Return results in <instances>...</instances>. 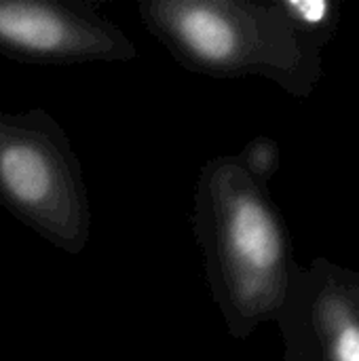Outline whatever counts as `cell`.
Returning <instances> with one entry per match:
<instances>
[{
  "label": "cell",
  "instance_id": "6da1fadb",
  "mask_svg": "<svg viewBox=\"0 0 359 361\" xmlns=\"http://www.w3.org/2000/svg\"><path fill=\"white\" fill-rule=\"evenodd\" d=\"M190 224L216 305L235 334L248 332L279 294L284 237L239 161L216 157L201 167Z\"/></svg>",
  "mask_w": 359,
  "mask_h": 361
},
{
  "label": "cell",
  "instance_id": "7a4b0ae2",
  "mask_svg": "<svg viewBox=\"0 0 359 361\" xmlns=\"http://www.w3.org/2000/svg\"><path fill=\"white\" fill-rule=\"evenodd\" d=\"M0 205L63 254L91 239V201L76 150L42 108L0 110Z\"/></svg>",
  "mask_w": 359,
  "mask_h": 361
},
{
  "label": "cell",
  "instance_id": "277c9868",
  "mask_svg": "<svg viewBox=\"0 0 359 361\" xmlns=\"http://www.w3.org/2000/svg\"><path fill=\"white\" fill-rule=\"evenodd\" d=\"M336 361H359V328L347 326L336 341Z\"/></svg>",
  "mask_w": 359,
  "mask_h": 361
},
{
  "label": "cell",
  "instance_id": "5b68a950",
  "mask_svg": "<svg viewBox=\"0 0 359 361\" xmlns=\"http://www.w3.org/2000/svg\"><path fill=\"white\" fill-rule=\"evenodd\" d=\"M290 6L298 13L303 21L317 23L326 17L328 4L324 0H303V2H290Z\"/></svg>",
  "mask_w": 359,
  "mask_h": 361
},
{
  "label": "cell",
  "instance_id": "3957f363",
  "mask_svg": "<svg viewBox=\"0 0 359 361\" xmlns=\"http://www.w3.org/2000/svg\"><path fill=\"white\" fill-rule=\"evenodd\" d=\"M0 55L36 66L114 63L133 40L89 0H0Z\"/></svg>",
  "mask_w": 359,
  "mask_h": 361
}]
</instances>
